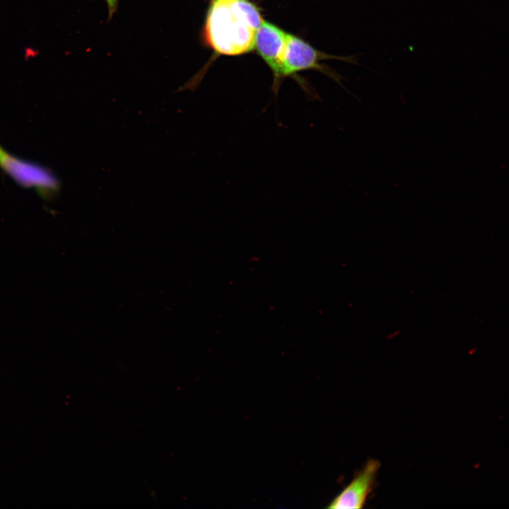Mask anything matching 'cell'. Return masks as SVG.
<instances>
[{
  "instance_id": "obj_3",
  "label": "cell",
  "mask_w": 509,
  "mask_h": 509,
  "mask_svg": "<svg viewBox=\"0 0 509 509\" xmlns=\"http://www.w3.org/2000/svg\"><path fill=\"white\" fill-rule=\"evenodd\" d=\"M286 35L281 28L264 20L255 34L254 49L272 72V88L276 95L280 87L279 76Z\"/></svg>"
},
{
  "instance_id": "obj_4",
  "label": "cell",
  "mask_w": 509,
  "mask_h": 509,
  "mask_svg": "<svg viewBox=\"0 0 509 509\" xmlns=\"http://www.w3.org/2000/svg\"><path fill=\"white\" fill-rule=\"evenodd\" d=\"M380 463L370 459L351 481L329 503L328 508L358 509L371 492Z\"/></svg>"
},
{
  "instance_id": "obj_1",
  "label": "cell",
  "mask_w": 509,
  "mask_h": 509,
  "mask_svg": "<svg viewBox=\"0 0 509 509\" xmlns=\"http://www.w3.org/2000/svg\"><path fill=\"white\" fill-rule=\"evenodd\" d=\"M263 21L250 0H211L201 41L216 57L241 55L254 49L255 31Z\"/></svg>"
},
{
  "instance_id": "obj_6",
  "label": "cell",
  "mask_w": 509,
  "mask_h": 509,
  "mask_svg": "<svg viewBox=\"0 0 509 509\" xmlns=\"http://www.w3.org/2000/svg\"><path fill=\"white\" fill-rule=\"evenodd\" d=\"M108 9V20L110 21L113 17L114 14L117 10L118 4L119 0H105Z\"/></svg>"
},
{
  "instance_id": "obj_2",
  "label": "cell",
  "mask_w": 509,
  "mask_h": 509,
  "mask_svg": "<svg viewBox=\"0 0 509 509\" xmlns=\"http://www.w3.org/2000/svg\"><path fill=\"white\" fill-rule=\"evenodd\" d=\"M356 57H336L325 54L316 49L302 38L287 33L279 76V84L281 86L283 80L286 77L293 76L298 72L311 69L321 71L339 83L340 76L329 72L327 68L323 66L321 62L335 59L358 64Z\"/></svg>"
},
{
  "instance_id": "obj_5",
  "label": "cell",
  "mask_w": 509,
  "mask_h": 509,
  "mask_svg": "<svg viewBox=\"0 0 509 509\" xmlns=\"http://www.w3.org/2000/svg\"><path fill=\"white\" fill-rule=\"evenodd\" d=\"M1 164L18 181L23 184L40 186H52L54 183L52 178L45 171L40 170L34 165L23 163L6 158L5 155L0 159Z\"/></svg>"
}]
</instances>
